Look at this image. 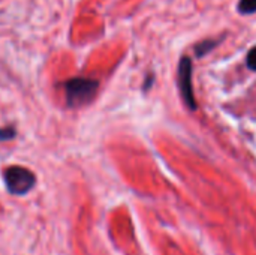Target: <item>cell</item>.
<instances>
[{
    "label": "cell",
    "instance_id": "1",
    "mask_svg": "<svg viewBox=\"0 0 256 255\" xmlns=\"http://www.w3.org/2000/svg\"><path fill=\"white\" fill-rule=\"evenodd\" d=\"M98 87H99V83L92 78L76 77V78H70L64 81L63 90H64V98H66L68 105L72 108H76V107L88 104L94 98Z\"/></svg>",
    "mask_w": 256,
    "mask_h": 255
},
{
    "label": "cell",
    "instance_id": "2",
    "mask_svg": "<svg viewBox=\"0 0 256 255\" xmlns=\"http://www.w3.org/2000/svg\"><path fill=\"white\" fill-rule=\"evenodd\" d=\"M3 180H4L8 191L12 195H24L28 191H32L34 183H36L34 174L28 168L18 167V165H12V167L4 168Z\"/></svg>",
    "mask_w": 256,
    "mask_h": 255
},
{
    "label": "cell",
    "instance_id": "3",
    "mask_svg": "<svg viewBox=\"0 0 256 255\" xmlns=\"http://www.w3.org/2000/svg\"><path fill=\"white\" fill-rule=\"evenodd\" d=\"M178 86L186 105L190 110L196 108V101L192 89V60L189 57H182L178 65Z\"/></svg>",
    "mask_w": 256,
    "mask_h": 255
},
{
    "label": "cell",
    "instance_id": "4",
    "mask_svg": "<svg viewBox=\"0 0 256 255\" xmlns=\"http://www.w3.org/2000/svg\"><path fill=\"white\" fill-rule=\"evenodd\" d=\"M224 41V38H216V39H207V41H202L201 44H198L195 47V53L198 57H202L206 56L208 51H212L213 48H216L220 42Z\"/></svg>",
    "mask_w": 256,
    "mask_h": 255
},
{
    "label": "cell",
    "instance_id": "5",
    "mask_svg": "<svg viewBox=\"0 0 256 255\" xmlns=\"http://www.w3.org/2000/svg\"><path fill=\"white\" fill-rule=\"evenodd\" d=\"M238 12L243 15H250L256 12V0H240L238 2Z\"/></svg>",
    "mask_w": 256,
    "mask_h": 255
},
{
    "label": "cell",
    "instance_id": "6",
    "mask_svg": "<svg viewBox=\"0 0 256 255\" xmlns=\"http://www.w3.org/2000/svg\"><path fill=\"white\" fill-rule=\"evenodd\" d=\"M15 137V129L14 126H6L0 129V141H6Z\"/></svg>",
    "mask_w": 256,
    "mask_h": 255
},
{
    "label": "cell",
    "instance_id": "7",
    "mask_svg": "<svg viewBox=\"0 0 256 255\" xmlns=\"http://www.w3.org/2000/svg\"><path fill=\"white\" fill-rule=\"evenodd\" d=\"M246 63L248 66L252 69V71H256V47H254L249 54H248V59H246Z\"/></svg>",
    "mask_w": 256,
    "mask_h": 255
}]
</instances>
